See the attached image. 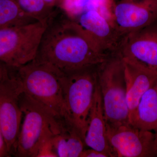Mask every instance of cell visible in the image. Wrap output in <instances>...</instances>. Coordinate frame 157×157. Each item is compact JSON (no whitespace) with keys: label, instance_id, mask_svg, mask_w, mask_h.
Listing matches in <instances>:
<instances>
[{"label":"cell","instance_id":"19","mask_svg":"<svg viewBox=\"0 0 157 157\" xmlns=\"http://www.w3.org/2000/svg\"><path fill=\"white\" fill-rule=\"evenodd\" d=\"M53 137L42 144L39 149L37 157H58L54 146Z\"/></svg>","mask_w":157,"mask_h":157},{"label":"cell","instance_id":"24","mask_svg":"<svg viewBox=\"0 0 157 157\" xmlns=\"http://www.w3.org/2000/svg\"><path fill=\"white\" fill-rule=\"evenodd\" d=\"M155 136L156 143L157 146V128H156V129L155 130Z\"/></svg>","mask_w":157,"mask_h":157},{"label":"cell","instance_id":"16","mask_svg":"<svg viewBox=\"0 0 157 157\" xmlns=\"http://www.w3.org/2000/svg\"><path fill=\"white\" fill-rule=\"evenodd\" d=\"M26 14L37 21L47 22L58 8L48 7L43 0H14Z\"/></svg>","mask_w":157,"mask_h":157},{"label":"cell","instance_id":"11","mask_svg":"<svg viewBox=\"0 0 157 157\" xmlns=\"http://www.w3.org/2000/svg\"><path fill=\"white\" fill-rule=\"evenodd\" d=\"M102 53H117L123 38L107 19L94 11H84L75 20Z\"/></svg>","mask_w":157,"mask_h":157},{"label":"cell","instance_id":"12","mask_svg":"<svg viewBox=\"0 0 157 157\" xmlns=\"http://www.w3.org/2000/svg\"><path fill=\"white\" fill-rule=\"evenodd\" d=\"M122 58L126 82V101L129 110V124L132 125L140 99L156 80L157 73L137 62Z\"/></svg>","mask_w":157,"mask_h":157},{"label":"cell","instance_id":"21","mask_svg":"<svg viewBox=\"0 0 157 157\" xmlns=\"http://www.w3.org/2000/svg\"><path fill=\"white\" fill-rule=\"evenodd\" d=\"M10 156L6 140L0 127V157Z\"/></svg>","mask_w":157,"mask_h":157},{"label":"cell","instance_id":"1","mask_svg":"<svg viewBox=\"0 0 157 157\" xmlns=\"http://www.w3.org/2000/svg\"><path fill=\"white\" fill-rule=\"evenodd\" d=\"M112 55L100 51L78 23L58 8L47 21L35 59L67 73L101 64Z\"/></svg>","mask_w":157,"mask_h":157},{"label":"cell","instance_id":"4","mask_svg":"<svg viewBox=\"0 0 157 157\" xmlns=\"http://www.w3.org/2000/svg\"><path fill=\"white\" fill-rule=\"evenodd\" d=\"M98 65L73 70L61 75L68 121L84 140L88 119L98 82Z\"/></svg>","mask_w":157,"mask_h":157},{"label":"cell","instance_id":"22","mask_svg":"<svg viewBox=\"0 0 157 157\" xmlns=\"http://www.w3.org/2000/svg\"><path fill=\"white\" fill-rule=\"evenodd\" d=\"M11 72V68L0 62V81L9 77Z\"/></svg>","mask_w":157,"mask_h":157},{"label":"cell","instance_id":"18","mask_svg":"<svg viewBox=\"0 0 157 157\" xmlns=\"http://www.w3.org/2000/svg\"><path fill=\"white\" fill-rule=\"evenodd\" d=\"M87 0H61L59 9L67 16L75 20L85 11Z\"/></svg>","mask_w":157,"mask_h":157},{"label":"cell","instance_id":"7","mask_svg":"<svg viewBox=\"0 0 157 157\" xmlns=\"http://www.w3.org/2000/svg\"><path fill=\"white\" fill-rule=\"evenodd\" d=\"M21 83L11 69L9 77L0 81V127L10 156L14 155L23 117L20 97Z\"/></svg>","mask_w":157,"mask_h":157},{"label":"cell","instance_id":"6","mask_svg":"<svg viewBox=\"0 0 157 157\" xmlns=\"http://www.w3.org/2000/svg\"><path fill=\"white\" fill-rule=\"evenodd\" d=\"M47 22L0 29V62L16 68L36 58Z\"/></svg>","mask_w":157,"mask_h":157},{"label":"cell","instance_id":"5","mask_svg":"<svg viewBox=\"0 0 157 157\" xmlns=\"http://www.w3.org/2000/svg\"><path fill=\"white\" fill-rule=\"evenodd\" d=\"M98 77L106 123L115 127L130 124L126 82L122 57L118 53L115 54L99 65Z\"/></svg>","mask_w":157,"mask_h":157},{"label":"cell","instance_id":"3","mask_svg":"<svg viewBox=\"0 0 157 157\" xmlns=\"http://www.w3.org/2000/svg\"><path fill=\"white\" fill-rule=\"evenodd\" d=\"M13 70L24 93L42 104L56 117L69 122L60 71L36 59Z\"/></svg>","mask_w":157,"mask_h":157},{"label":"cell","instance_id":"9","mask_svg":"<svg viewBox=\"0 0 157 157\" xmlns=\"http://www.w3.org/2000/svg\"><path fill=\"white\" fill-rule=\"evenodd\" d=\"M113 14L115 28L123 39L156 21L157 0H120Z\"/></svg>","mask_w":157,"mask_h":157},{"label":"cell","instance_id":"13","mask_svg":"<svg viewBox=\"0 0 157 157\" xmlns=\"http://www.w3.org/2000/svg\"><path fill=\"white\" fill-rule=\"evenodd\" d=\"M84 142L89 148L106 153L109 157H114L107 139L106 121L98 82L89 114Z\"/></svg>","mask_w":157,"mask_h":157},{"label":"cell","instance_id":"14","mask_svg":"<svg viewBox=\"0 0 157 157\" xmlns=\"http://www.w3.org/2000/svg\"><path fill=\"white\" fill-rule=\"evenodd\" d=\"M132 126L146 131L157 128V79L144 94L137 106Z\"/></svg>","mask_w":157,"mask_h":157},{"label":"cell","instance_id":"15","mask_svg":"<svg viewBox=\"0 0 157 157\" xmlns=\"http://www.w3.org/2000/svg\"><path fill=\"white\" fill-rule=\"evenodd\" d=\"M37 21L24 12L14 0H0V29Z\"/></svg>","mask_w":157,"mask_h":157},{"label":"cell","instance_id":"8","mask_svg":"<svg viewBox=\"0 0 157 157\" xmlns=\"http://www.w3.org/2000/svg\"><path fill=\"white\" fill-rule=\"evenodd\" d=\"M108 142L114 157H157L155 133L131 125L112 126L106 123Z\"/></svg>","mask_w":157,"mask_h":157},{"label":"cell","instance_id":"20","mask_svg":"<svg viewBox=\"0 0 157 157\" xmlns=\"http://www.w3.org/2000/svg\"><path fill=\"white\" fill-rule=\"evenodd\" d=\"M80 157H109L108 155L93 148H85Z\"/></svg>","mask_w":157,"mask_h":157},{"label":"cell","instance_id":"2","mask_svg":"<svg viewBox=\"0 0 157 157\" xmlns=\"http://www.w3.org/2000/svg\"><path fill=\"white\" fill-rule=\"evenodd\" d=\"M23 120L14 155L37 157L41 145L59 134L67 121L59 118L42 104L23 92L20 97Z\"/></svg>","mask_w":157,"mask_h":157},{"label":"cell","instance_id":"23","mask_svg":"<svg viewBox=\"0 0 157 157\" xmlns=\"http://www.w3.org/2000/svg\"><path fill=\"white\" fill-rule=\"evenodd\" d=\"M45 4L52 8H59L61 0H43Z\"/></svg>","mask_w":157,"mask_h":157},{"label":"cell","instance_id":"10","mask_svg":"<svg viewBox=\"0 0 157 157\" xmlns=\"http://www.w3.org/2000/svg\"><path fill=\"white\" fill-rule=\"evenodd\" d=\"M117 53L157 73V20L124 37Z\"/></svg>","mask_w":157,"mask_h":157},{"label":"cell","instance_id":"17","mask_svg":"<svg viewBox=\"0 0 157 157\" xmlns=\"http://www.w3.org/2000/svg\"><path fill=\"white\" fill-rule=\"evenodd\" d=\"M116 2V0H87L85 11H96L115 28L113 11Z\"/></svg>","mask_w":157,"mask_h":157}]
</instances>
